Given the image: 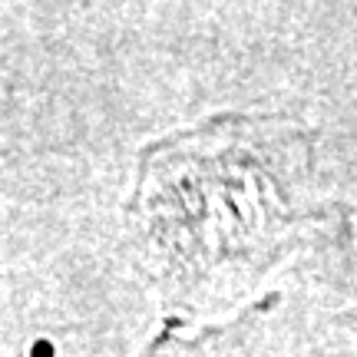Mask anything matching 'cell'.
Returning <instances> with one entry per match:
<instances>
[{"label": "cell", "instance_id": "1", "mask_svg": "<svg viewBox=\"0 0 357 357\" xmlns=\"http://www.w3.org/2000/svg\"><path fill=\"white\" fill-rule=\"evenodd\" d=\"M347 225H351V258H354V275H357V202L347 215Z\"/></svg>", "mask_w": 357, "mask_h": 357}]
</instances>
